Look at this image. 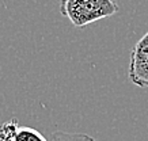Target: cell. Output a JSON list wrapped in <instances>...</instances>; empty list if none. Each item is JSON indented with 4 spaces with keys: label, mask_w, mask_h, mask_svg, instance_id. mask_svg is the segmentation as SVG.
I'll use <instances>...</instances> for the list:
<instances>
[{
    "label": "cell",
    "mask_w": 148,
    "mask_h": 141,
    "mask_svg": "<svg viewBox=\"0 0 148 141\" xmlns=\"http://www.w3.org/2000/svg\"><path fill=\"white\" fill-rule=\"evenodd\" d=\"M48 141H95L94 138L86 133H72L56 130L46 137Z\"/></svg>",
    "instance_id": "cell-3"
},
{
    "label": "cell",
    "mask_w": 148,
    "mask_h": 141,
    "mask_svg": "<svg viewBox=\"0 0 148 141\" xmlns=\"http://www.w3.org/2000/svg\"><path fill=\"white\" fill-rule=\"evenodd\" d=\"M12 141H48V138L34 127L19 126Z\"/></svg>",
    "instance_id": "cell-4"
},
{
    "label": "cell",
    "mask_w": 148,
    "mask_h": 141,
    "mask_svg": "<svg viewBox=\"0 0 148 141\" xmlns=\"http://www.w3.org/2000/svg\"><path fill=\"white\" fill-rule=\"evenodd\" d=\"M116 0H60V12L75 27L110 18L118 11Z\"/></svg>",
    "instance_id": "cell-1"
},
{
    "label": "cell",
    "mask_w": 148,
    "mask_h": 141,
    "mask_svg": "<svg viewBox=\"0 0 148 141\" xmlns=\"http://www.w3.org/2000/svg\"><path fill=\"white\" fill-rule=\"evenodd\" d=\"M128 76L135 86L148 87V31L136 42L130 52Z\"/></svg>",
    "instance_id": "cell-2"
},
{
    "label": "cell",
    "mask_w": 148,
    "mask_h": 141,
    "mask_svg": "<svg viewBox=\"0 0 148 141\" xmlns=\"http://www.w3.org/2000/svg\"><path fill=\"white\" fill-rule=\"evenodd\" d=\"M18 129L19 122L15 118L1 122L0 123V141H12Z\"/></svg>",
    "instance_id": "cell-5"
}]
</instances>
